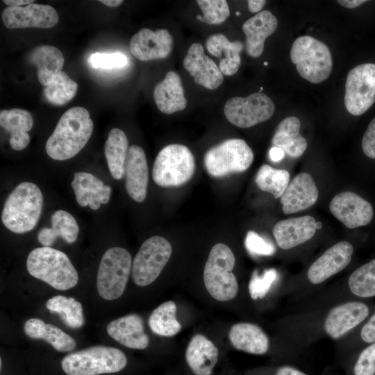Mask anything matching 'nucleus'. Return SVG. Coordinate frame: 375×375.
Masks as SVG:
<instances>
[{
  "instance_id": "nucleus-20",
  "label": "nucleus",
  "mask_w": 375,
  "mask_h": 375,
  "mask_svg": "<svg viewBox=\"0 0 375 375\" xmlns=\"http://www.w3.org/2000/svg\"><path fill=\"white\" fill-rule=\"evenodd\" d=\"M125 187L131 199L142 202L147 196L149 170L145 153L138 145H131L125 162Z\"/></svg>"
},
{
  "instance_id": "nucleus-25",
  "label": "nucleus",
  "mask_w": 375,
  "mask_h": 375,
  "mask_svg": "<svg viewBox=\"0 0 375 375\" xmlns=\"http://www.w3.org/2000/svg\"><path fill=\"white\" fill-rule=\"evenodd\" d=\"M153 99L158 108L165 114H172L185 108L187 100L181 79L176 72H167L165 78L156 85Z\"/></svg>"
},
{
  "instance_id": "nucleus-56",
  "label": "nucleus",
  "mask_w": 375,
  "mask_h": 375,
  "mask_svg": "<svg viewBox=\"0 0 375 375\" xmlns=\"http://www.w3.org/2000/svg\"><path fill=\"white\" fill-rule=\"evenodd\" d=\"M268 64H267V62H264V65L267 66Z\"/></svg>"
},
{
  "instance_id": "nucleus-47",
  "label": "nucleus",
  "mask_w": 375,
  "mask_h": 375,
  "mask_svg": "<svg viewBox=\"0 0 375 375\" xmlns=\"http://www.w3.org/2000/svg\"><path fill=\"white\" fill-rule=\"evenodd\" d=\"M360 336L365 342H375V313L362 328Z\"/></svg>"
},
{
  "instance_id": "nucleus-39",
  "label": "nucleus",
  "mask_w": 375,
  "mask_h": 375,
  "mask_svg": "<svg viewBox=\"0 0 375 375\" xmlns=\"http://www.w3.org/2000/svg\"><path fill=\"white\" fill-rule=\"evenodd\" d=\"M0 125L11 134L31 131L33 120L31 114L24 109L13 108L0 111Z\"/></svg>"
},
{
  "instance_id": "nucleus-37",
  "label": "nucleus",
  "mask_w": 375,
  "mask_h": 375,
  "mask_svg": "<svg viewBox=\"0 0 375 375\" xmlns=\"http://www.w3.org/2000/svg\"><path fill=\"white\" fill-rule=\"evenodd\" d=\"M78 84L65 72H61L56 78L43 90L46 100L54 106H62L75 96Z\"/></svg>"
},
{
  "instance_id": "nucleus-22",
  "label": "nucleus",
  "mask_w": 375,
  "mask_h": 375,
  "mask_svg": "<svg viewBox=\"0 0 375 375\" xmlns=\"http://www.w3.org/2000/svg\"><path fill=\"white\" fill-rule=\"evenodd\" d=\"M71 186L77 203L82 207L88 206L95 210L101 204H106L110 201L111 188L105 185L101 180L90 173L76 172Z\"/></svg>"
},
{
  "instance_id": "nucleus-51",
  "label": "nucleus",
  "mask_w": 375,
  "mask_h": 375,
  "mask_svg": "<svg viewBox=\"0 0 375 375\" xmlns=\"http://www.w3.org/2000/svg\"><path fill=\"white\" fill-rule=\"evenodd\" d=\"M366 1L365 0H339L338 3L347 8H354Z\"/></svg>"
},
{
  "instance_id": "nucleus-26",
  "label": "nucleus",
  "mask_w": 375,
  "mask_h": 375,
  "mask_svg": "<svg viewBox=\"0 0 375 375\" xmlns=\"http://www.w3.org/2000/svg\"><path fill=\"white\" fill-rule=\"evenodd\" d=\"M218 355L215 345L201 334L192 338L185 351L186 362L196 375H211Z\"/></svg>"
},
{
  "instance_id": "nucleus-15",
  "label": "nucleus",
  "mask_w": 375,
  "mask_h": 375,
  "mask_svg": "<svg viewBox=\"0 0 375 375\" xmlns=\"http://www.w3.org/2000/svg\"><path fill=\"white\" fill-rule=\"evenodd\" d=\"M172 44L173 38L167 30L142 28L131 38L129 48L137 59L149 61L167 57Z\"/></svg>"
},
{
  "instance_id": "nucleus-44",
  "label": "nucleus",
  "mask_w": 375,
  "mask_h": 375,
  "mask_svg": "<svg viewBox=\"0 0 375 375\" xmlns=\"http://www.w3.org/2000/svg\"><path fill=\"white\" fill-rule=\"evenodd\" d=\"M353 372L355 375H375V342L360 353Z\"/></svg>"
},
{
  "instance_id": "nucleus-4",
  "label": "nucleus",
  "mask_w": 375,
  "mask_h": 375,
  "mask_svg": "<svg viewBox=\"0 0 375 375\" xmlns=\"http://www.w3.org/2000/svg\"><path fill=\"white\" fill-rule=\"evenodd\" d=\"M127 364L126 355L107 346H93L65 356L61 362L67 375H99L116 373Z\"/></svg>"
},
{
  "instance_id": "nucleus-53",
  "label": "nucleus",
  "mask_w": 375,
  "mask_h": 375,
  "mask_svg": "<svg viewBox=\"0 0 375 375\" xmlns=\"http://www.w3.org/2000/svg\"><path fill=\"white\" fill-rule=\"evenodd\" d=\"M99 1L103 4L112 8L117 7L124 2L122 0H101Z\"/></svg>"
},
{
  "instance_id": "nucleus-12",
  "label": "nucleus",
  "mask_w": 375,
  "mask_h": 375,
  "mask_svg": "<svg viewBox=\"0 0 375 375\" xmlns=\"http://www.w3.org/2000/svg\"><path fill=\"white\" fill-rule=\"evenodd\" d=\"M375 102V64L357 65L348 73L344 105L355 116L365 113Z\"/></svg>"
},
{
  "instance_id": "nucleus-41",
  "label": "nucleus",
  "mask_w": 375,
  "mask_h": 375,
  "mask_svg": "<svg viewBox=\"0 0 375 375\" xmlns=\"http://www.w3.org/2000/svg\"><path fill=\"white\" fill-rule=\"evenodd\" d=\"M277 276L275 269H266L260 275L255 271L249 283L251 297L254 300L264 298L276 280Z\"/></svg>"
},
{
  "instance_id": "nucleus-31",
  "label": "nucleus",
  "mask_w": 375,
  "mask_h": 375,
  "mask_svg": "<svg viewBox=\"0 0 375 375\" xmlns=\"http://www.w3.org/2000/svg\"><path fill=\"white\" fill-rule=\"evenodd\" d=\"M51 227L42 228L38 233V240L43 247H50L58 237L67 243L74 242L78 235L79 227L72 214L58 210L51 217Z\"/></svg>"
},
{
  "instance_id": "nucleus-17",
  "label": "nucleus",
  "mask_w": 375,
  "mask_h": 375,
  "mask_svg": "<svg viewBox=\"0 0 375 375\" xmlns=\"http://www.w3.org/2000/svg\"><path fill=\"white\" fill-rule=\"evenodd\" d=\"M183 64L194 82L207 89L215 90L223 83L224 75L219 67L205 54L203 47L199 43L190 45Z\"/></svg>"
},
{
  "instance_id": "nucleus-2",
  "label": "nucleus",
  "mask_w": 375,
  "mask_h": 375,
  "mask_svg": "<svg viewBox=\"0 0 375 375\" xmlns=\"http://www.w3.org/2000/svg\"><path fill=\"white\" fill-rule=\"evenodd\" d=\"M43 206V195L38 185L24 181L8 196L1 212V221L10 231L22 234L33 230L38 222Z\"/></svg>"
},
{
  "instance_id": "nucleus-55",
  "label": "nucleus",
  "mask_w": 375,
  "mask_h": 375,
  "mask_svg": "<svg viewBox=\"0 0 375 375\" xmlns=\"http://www.w3.org/2000/svg\"><path fill=\"white\" fill-rule=\"evenodd\" d=\"M235 15H240V12H236Z\"/></svg>"
},
{
  "instance_id": "nucleus-27",
  "label": "nucleus",
  "mask_w": 375,
  "mask_h": 375,
  "mask_svg": "<svg viewBox=\"0 0 375 375\" xmlns=\"http://www.w3.org/2000/svg\"><path fill=\"white\" fill-rule=\"evenodd\" d=\"M228 337L231 344L238 350L256 355L266 353L269 350V338L259 326L254 324H234L229 331Z\"/></svg>"
},
{
  "instance_id": "nucleus-34",
  "label": "nucleus",
  "mask_w": 375,
  "mask_h": 375,
  "mask_svg": "<svg viewBox=\"0 0 375 375\" xmlns=\"http://www.w3.org/2000/svg\"><path fill=\"white\" fill-rule=\"evenodd\" d=\"M176 315V303L172 301L164 302L151 312L149 318V326L158 335L174 336L181 329Z\"/></svg>"
},
{
  "instance_id": "nucleus-43",
  "label": "nucleus",
  "mask_w": 375,
  "mask_h": 375,
  "mask_svg": "<svg viewBox=\"0 0 375 375\" xmlns=\"http://www.w3.org/2000/svg\"><path fill=\"white\" fill-rule=\"evenodd\" d=\"M244 245L249 253L253 256H272L276 251L274 245L256 232H247Z\"/></svg>"
},
{
  "instance_id": "nucleus-23",
  "label": "nucleus",
  "mask_w": 375,
  "mask_h": 375,
  "mask_svg": "<svg viewBox=\"0 0 375 375\" xmlns=\"http://www.w3.org/2000/svg\"><path fill=\"white\" fill-rule=\"evenodd\" d=\"M106 330L112 338L128 348L144 349L149 345L143 319L138 314H129L110 322Z\"/></svg>"
},
{
  "instance_id": "nucleus-49",
  "label": "nucleus",
  "mask_w": 375,
  "mask_h": 375,
  "mask_svg": "<svg viewBox=\"0 0 375 375\" xmlns=\"http://www.w3.org/2000/svg\"><path fill=\"white\" fill-rule=\"evenodd\" d=\"M276 375H306L305 373L297 369L294 367L290 366H283L280 367Z\"/></svg>"
},
{
  "instance_id": "nucleus-54",
  "label": "nucleus",
  "mask_w": 375,
  "mask_h": 375,
  "mask_svg": "<svg viewBox=\"0 0 375 375\" xmlns=\"http://www.w3.org/2000/svg\"><path fill=\"white\" fill-rule=\"evenodd\" d=\"M322 226V224L320 222H317V229H319Z\"/></svg>"
},
{
  "instance_id": "nucleus-9",
  "label": "nucleus",
  "mask_w": 375,
  "mask_h": 375,
  "mask_svg": "<svg viewBox=\"0 0 375 375\" xmlns=\"http://www.w3.org/2000/svg\"><path fill=\"white\" fill-rule=\"evenodd\" d=\"M253 160L251 149L244 140L238 138L228 139L211 147L203 158L207 172L215 178L243 172Z\"/></svg>"
},
{
  "instance_id": "nucleus-16",
  "label": "nucleus",
  "mask_w": 375,
  "mask_h": 375,
  "mask_svg": "<svg viewBox=\"0 0 375 375\" xmlns=\"http://www.w3.org/2000/svg\"><path fill=\"white\" fill-rule=\"evenodd\" d=\"M352 244L341 241L328 249L308 268L307 276L312 284H320L346 268L351 260Z\"/></svg>"
},
{
  "instance_id": "nucleus-33",
  "label": "nucleus",
  "mask_w": 375,
  "mask_h": 375,
  "mask_svg": "<svg viewBox=\"0 0 375 375\" xmlns=\"http://www.w3.org/2000/svg\"><path fill=\"white\" fill-rule=\"evenodd\" d=\"M128 139L123 131L112 128L104 145V153L112 176L122 179L125 174V162L128 151Z\"/></svg>"
},
{
  "instance_id": "nucleus-50",
  "label": "nucleus",
  "mask_w": 375,
  "mask_h": 375,
  "mask_svg": "<svg viewBox=\"0 0 375 375\" xmlns=\"http://www.w3.org/2000/svg\"><path fill=\"white\" fill-rule=\"evenodd\" d=\"M266 1L265 0H249L248 8L251 12H260L261 9L265 5Z\"/></svg>"
},
{
  "instance_id": "nucleus-36",
  "label": "nucleus",
  "mask_w": 375,
  "mask_h": 375,
  "mask_svg": "<svg viewBox=\"0 0 375 375\" xmlns=\"http://www.w3.org/2000/svg\"><path fill=\"white\" fill-rule=\"evenodd\" d=\"M255 183L259 189L272 194L277 199L281 197L286 190L290 183V174L285 169L262 165L256 174Z\"/></svg>"
},
{
  "instance_id": "nucleus-8",
  "label": "nucleus",
  "mask_w": 375,
  "mask_h": 375,
  "mask_svg": "<svg viewBox=\"0 0 375 375\" xmlns=\"http://www.w3.org/2000/svg\"><path fill=\"white\" fill-rule=\"evenodd\" d=\"M131 256L122 247H111L103 253L97 272V288L100 297L114 300L124 293L132 269Z\"/></svg>"
},
{
  "instance_id": "nucleus-7",
  "label": "nucleus",
  "mask_w": 375,
  "mask_h": 375,
  "mask_svg": "<svg viewBox=\"0 0 375 375\" xmlns=\"http://www.w3.org/2000/svg\"><path fill=\"white\" fill-rule=\"evenodd\" d=\"M195 169L194 158L185 145L172 144L158 153L152 169V178L159 186L178 187L187 183Z\"/></svg>"
},
{
  "instance_id": "nucleus-40",
  "label": "nucleus",
  "mask_w": 375,
  "mask_h": 375,
  "mask_svg": "<svg viewBox=\"0 0 375 375\" xmlns=\"http://www.w3.org/2000/svg\"><path fill=\"white\" fill-rule=\"evenodd\" d=\"M203 15H197V18L201 22L214 25L223 23L228 17L230 10L225 0H198Z\"/></svg>"
},
{
  "instance_id": "nucleus-21",
  "label": "nucleus",
  "mask_w": 375,
  "mask_h": 375,
  "mask_svg": "<svg viewBox=\"0 0 375 375\" xmlns=\"http://www.w3.org/2000/svg\"><path fill=\"white\" fill-rule=\"evenodd\" d=\"M316 230L315 218L306 215L278 222L273 228V235L280 248L290 249L310 240Z\"/></svg>"
},
{
  "instance_id": "nucleus-11",
  "label": "nucleus",
  "mask_w": 375,
  "mask_h": 375,
  "mask_svg": "<svg viewBox=\"0 0 375 375\" xmlns=\"http://www.w3.org/2000/svg\"><path fill=\"white\" fill-rule=\"evenodd\" d=\"M274 110L275 106L271 98L260 92L247 97H231L224 107L226 119L233 125L243 128L267 121Z\"/></svg>"
},
{
  "instance_id": "nucleus-10",
  "label": "nucleus",
  "mask_w": 375,
  "mask_h": 375,
  "mask_svg": "<svg viewBox=\"0 0 375 375\" xmlns=\"http://www.w3.org/2000/svg\"><path fill=\"white\" fill-rule=\"evenodd\" d=\"M169 242L161 236L146 240L135 255L132 264V278L142 287L152 283L158 277L172 254Z\"/></svg>"
},
{
  "instance_id": "nucleus-13",
  "label": "nucleus",
  "mask_w": 375,
  "mask_h": 375,
  "mask_svg": "<svg viewBox=\"0 0 375 375\" xmlns=\"http://www.w3.org/2000/svg\"><path fill=\"white\" fill-rule=\"evenodd\" d=\"M2 20L8 28H49L57 24L58 14L51 6L31 3L26 6L6 7Z\"/></svg>"
},
{
  "instance_id": "nucleus-14",
  "label": "nucleus",
  "mask_w": 375,
  "mask_h": 375,
  "mask_svg": "<svg viewBox=\"0 0 375 375\" xmlns=\"http://www.w3.org/2000/svg\"><path fill=\"white\" fill-rule=\"evenodd\" d=\"M329 209L333 215L349 228L366 226L374 216L371 203L349 191L337 194L332 199Z\"/></svg>"
},
{
  "instance_id": "nucleus-3",
  "label": "nucleus",
  "mask_w": 375,
  "mask_h": 375,
  "mask_svg": "<svg viewBox=\"0 0 375 375\" xmlns=\"http://www.w3.org/2000/svg\"><path fill=\"white\" fill-rule=\"evenodd\" d=\"M28 273L58 290L72 288L78 281V274L68 256L50 247L33 249L26 259Z\"/></svg>"
},
{
  "instance_id": "nucleus-6",
  "label": "nucleus",
  "mask_w": 375,
  "mask_h": 375,
  "mask_svg": "<svg viewBox=\"0 0 375 375\" xmlns=\"http://www.w3.org/2000/svg\"><path fill=\"white\" fill-rule=\"evenodd\" d=\"M290 59L299 75L312 83L326 80L333 68L328 47L322 41L308 35L299 37L294 41Z\"/></svg>"
},
{
  "instance_id": "nucleus-29",
  "label": "nucleus",
  "mask_w": 375,
  "mask_h": 375,
  "mask_svg": "<svg viewBox=\"0 0 375 375\" xmlns=\"http://www.w3.org/2000/svg\"><path fill=\"white\" fill-rule=\"evenodd\" d=\"M29 60L38 69L39 82L47 86L62 72L65 59L62 52L56 47L42 45L31 51Z\"/></svg>"
},
{
  "instance_id": "nucleus-35",
  "label": "nucleus",
  "mask_w": 375,
  "mask_h": 375,
  "mask_svg": "<svg viewBox=\"0 0 375 375\" xmlns=\"http://www.w3.org/2000/svg\"><path fill=\"white\" fill-rule=\"evenodd\" d=\"M46 307L51 312L58 313L69 328H78L84 324L82 305L72 297L54 296L46 302Z\"/></svg>"
},
{
  "instance_id": "nucleus-32",
  "label": "nucleus",
  "mask_w": 375,
  "mask_h": 375,
  "mask_svg": "<svg viewBox=\"0 0 375 375\" xmlns=\"http://www.w3.org/2000/svg\"><path fill=\"white\" fill-rule=\"evenodd\" d=\"M24 331L28 338L44 340L60 352L70 351L76 347V341L69 335L38 318L28 319L24 324Z\"/></svg>"
},
{
  "instance_id": "nucleus-28",
  "label": "nucleus",
  "mask_w": 375,
  "mask_h": 375,
  "mask_svg": "<svg viewBox=\"0 0 375 375\" xmlns=\"http://www.w3.org/2000/svg\"><path fill=\"white\" fill-rule=\"evenodd\" d=\"M208 52L219 58V69L226 76L235 74L241 64L240 53L243 49L244 44L240 40L231 42L222 33L209 36L206 42Z\"/></svg>"
},
{
  "instance_id": "nucleus-48",
  "label": "nucleus",
  "mask_w": 375,
  "mask_h": 375,
  "mask_svg": "<svg viewBox=\"0 0 375 375\" xmlns=\"http://www.w3.org/2000/svg\"><path fill=\"white\" fill-rule=\"evenodd\" d=\"M285 156V152L279 147H272L269 149V156L272 161L276 162L281 160Z\"/></svg>"
},
{
  "instance_id": "nucleus-42",
  "label": "nucleus",
  "mask_w": 375,
  "mask_h": 375,
  "mask_svg": "<svg viewBox=\"0 0 375 375\" xmlns=\"http://www.w3.org/2000/svg\"><path fill=\"white\" fill-rule=\"evenodd\" d=\"M88 62L95 69H112L124 67L128 62L127 57L120 52L100 53L90 55Z\"/></svg>"
},
{
  "instance_id": "nucleus-5",
  "label": "nucleus",
  "mask_w": 375,
  "mask_h": 375,
  "mask_svg": "<svg viewBox=\"0 0 375 375\" xmlns=\"http://www.w3.org/2000/svg\"><path fill=\"white\" fill-rule=\"evenodd\" d=\"M235 264V256L227 245L217 243L212 247L204 267L203 282L213 299L227 301L236 297L238 284L232 272Z\"/></svg>"
},
{
  "instance_id": "nucleus-24",
  "label": "nucleus",
  "mask_w": 375,
  "mask_h": 375,
  "mask_svg": "<svg viewBox=\"0 0 375 375\" xmlns=\"http://www.w3.org/2000/svg\"><path fill=\"white\" fill-rule=\"evenodd\" d=\"M276 17L269 10H262L248 19L242 25L246 36V51L252 58L260 56L265 40L276 29Z\"/></svg>"
},
{
  "instance_id": "nucleus-46",
  "label": "nucleus",
  "mask_w": 375,
  "mask_h": 375,
  "mask_svg": "<svg viewBox=\"0 0 375 375\" xmlns=\"http://www.w3.org/2000/svg\"><path fill=\"white\" fill-rule=\"evenodd\" d=\"M30 135L27 132L11 134L9 143L11 147L16 151L24 149L29 144Z\"/></svg>"
},
{
  "instance_id": "nucleus-30",
  "label": "nucleus",
  "mask_w": 375,
  "mask_h": 375,
  "mask_svg": "<svg viewBox=\"0 0 375 375\" xmlns=\"http://www.w3.org/2000/svg\"><path fill=\"white\" fill-rule=\"evenodd\" d=\"M301 122L296 117H288L277 126L272 140V147L281 148L292 158L300 157L307 147L306 140L300 135Z\"/></svg>"
},
{
  "instance_id": "nucleus-19",
  "label": "nucleus",
  "mask_w": 375,
  "mask_h": 375,
  "mask_svg": "<svg viewBox=\"0 0 375 375\" xmlns=\"http://www.w3.org/2000/svg\"><path fill=\"white\" fill-rule=\"evenodd\" d=\"M369 315L366 304L349 301L332 308L324 322V330L332 339L337 340L360 324Z\"/></svg>"
},
{
  "instance_id": "nucleus-52",
  "label": "nucleus",
  "mask_w": 375,
  "mask_h": 375,
  "mask_svg": "<svg viewBox=\"0 0 375 375\" xmlns=\"http://www.w3.org/2000/svg\"><path fill=\"white\" fill-rule=\"evenodd\" d=\"M3 2L8 7H20L23 5H29L33 3L35 1L32 0H3Z\"/></svg>"
},
{
  "instance_id": "nucleus-18",
  "label": "nucleus",
  "mask_w": 375,
  "mask_h": 375,
  "mask_svg": "<svg viewBox=\"0 0 375 375\" xmlns=\"http://www.w3.org/2000/svg\"><path fill=\"white\" fill-rule=\"evenodd\" d=\"M318 197L319 191L312 176L301 172L290 181L281 197L283 212L288 215L306 210L316 203Z\"/></svg>"
},
{
  "instance_id": "nucleus-45",
  "label": "nucleus",
  "mask_w": 375,
  "mask_h": 375,
  "mask_svg": "<svg viewBox=\"0 0 375 375\" xmlns=\"http://www.w3.org/2000/svg\"><path fill=\"white\" fill-rule=\"evenodd\" d=\"M362 149L367 157L375 159V117L370 122L363 135Z\"/></svg>"
},
{
  "instance_id": "nucleus-1",
  "label": "nucleus",
  "mask_w": 375,
  "mask_h": 375,
  "mask_svg": "<svg viewBox=\"0 0 375 375\" xmlns=\"http://www.w3.org/2000/svg\"><path fill=\"white\" fill-rule=\"evenodd\" d=\"M88 110L72 107L65 111L47 140L45 149L55 160H65L77 155L86 145L93 131Z\"/></svg>"
},
{
  "instance_id": "nucleus-38",
  "label": "nucleus",
  "mask_w": 375,
  "mask_h": 375,
  "mask_svg": "<svg viewBox=\"0 0 375 375\" xmlns=\"http://www.w3.org/2000/svg\"><path fill=\"white\" fill-rule=\"evenodd\" d=\"M351 292L360 297L375 296V259L356 269L349 278Z\"/></svg>"
}]
</instances>
